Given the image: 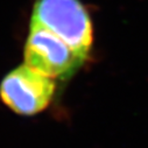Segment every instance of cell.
<instances>
[{
    "mask_svg": "<svg viewBox=\"0 0 148 148\" xmlns=\"http://www.w3.org/2000/svg\"><path fill=\"white\" fill-rule=\"evenodd\" d=\"M55 93L53 78L27 64L20 65L3 78L0 98L12 111L22 116L38 114L49 105Z\"/></svg>",
    "mask_w": 148,
    "mask_h": 148,
    "instance_id": "3",
    "label": "cell"
},
{
    "mask_svg": "<svg viewBox=\"0 0 148 148\" xmlns=\"http://www.w3.org/2000/svg\"><path fill=\"white\" fill-rule=\"evenodd\" d=\"M86 58L50 30L30 22L25 63L34 70L53 79H65L75 75Z\"/></svg>",
    "mask_w": 148,
    "mask_h": 148,
    "instance_id": "2",
    "label": "cell"
},
{
    "mask_svg": "<svg viewBox=\"0 0 148 148\" xmlns=\"http://www.w3.org/2000/svg\"><path fill=\"white\" fill-rule=\"evenodd\" d=\"M30 22L45 27L77 53L89 56L93 30L91 18L79 0H35Z\"/></svg>",
    "mask_w": 148,
    "mask_h": 148,
    "instance_id": "1",
    "label": "cell"
}]
</instances>
